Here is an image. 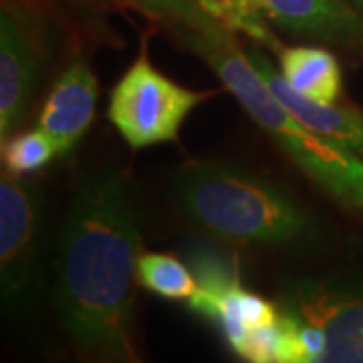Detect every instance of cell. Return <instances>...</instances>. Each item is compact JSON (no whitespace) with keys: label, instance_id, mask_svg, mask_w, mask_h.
<instances>
[{"label":"cell","instance_id":"cell-1","mask_svg":"<svg viewBox=\"0 0 363 363\" xmlns=\"http://www.w3.org/2000/svg\"><path fill=\"white\" fill-rule=\"evenodd\" d=\"M142 218L130 180L97 169L79 182L52 259V301L81 363H143L133 339Z\"/></svg>","mask_w":363,"mask_h":363},{"label":"cell","instance_id":"cell-2","mask_svg":"<svg viewBox=\"0 0 363 363\" xmlns=\"http://www.w3.org/2000/svg\"><path fill=\"white\" fill-rule=\"evenodd\" d=\"M184 45L206 63L295 166L325 194L363 214V160L313 131L281 104L233 39L230 28H176Z\"/></svg>","mask_w":363,"mask_h":363},{"label":"cell","instance_id":"cell-3","mask_svg":"<svg viewBox=\"0 0 363 363\" xmlns=\"http://www.w3.org/2000/svg\"><path fill=\"white\" fill-rule=\"evenodd\" d=\"M174 198L202 233L236 245L311 247L319 224L285 188L226 162H192L174 176Z\"/></svg>","mask_w":363,"mask_h":363},{"label":"cell","instance_id":"cell-4","mask_svg":"<svg viewBox=\"0 0 363 363\" xmlns=\"http://www.w3.org/2000/svg\"><path fill=\"white\" fill-rule=\"evenodd\" d=\"M277 363H363V279L311 274L286 279Z\"/></svg>","mask_w":363,"mask_h":363},{"label":"cell","instance_id":"cell-5","mask_svg":"<svg viewBox=\"0 0 363 363\" xmlns=\"http://www.w3.org/2000/svg\"><path fill=\"white\" fill-rule=\"evenodd\" d=\"M45 210L33 182L2 169L0 176V298L2 315L25 323L47 298Z\"/></svg>","mask_w":363,"mask_h":363},{"label":"cell","instance_id":"cell-6","mask_svg":"<svg viewBox=\"0 0 363 363\" xmlns=\"http://www.w3.org/2000/svg\"><path fill=\"white\" fill-rule=\"evenodd\" d=\"M206 93L182 87L152 65L145 47L109 97L107 116L133 150L174 142L182 123Z\"/></svg>","mask_w":363,"mask_h":363},{"label":"cell","instance_id":"cell-7","mask_svg":"<svg viewBox=\"0 0 363 363\" xmlns=\"http://www.w3.org/2000/svg\"><path fill=\"white\" fill-rule=\"evenodd\" d=\"M255 4L272 25L363 57V13L350 0H255Z\"/></svg>","mask_w":363,"mask_h":363},{"label":"cell","instance_id":"cell-8","mask_svg":"<svg viewBox=\"0 0 363 363\" xmlns=\"http://www.w3.org/2000/svg\"><path fill=\"white\" fill-rule=\"evenodd\" d=\"M39 79V55L25 25L6 6L0 14V143L25 119Z\"/></svg>","mask_w":363,"mask_h":363},{"label":"cell","instance_id":"cell-9","mask_svg":"<svg viewBox=\"0 0 363 363\" xmlns=\"http://www.w3.org/2000/svg\"><path fill=\"white\" fill-rule=\"evenodd\" d=\"M247 55L267 87L298 121L363 160V111L337 104H319L307 99L293 87H289V83L281 77V73L272 67L260 49H250Z\"/></svg>","mask_w":363,"mask_h":363},{"label":"cell","instance_id":"cell-10","mask_svg":"<svg viewBox=\"0 0 363 363\" xmlns=\"http://www.w3.org/2000/svg\"><path fill=\"white\" fill-rule=\"evenodd\" d=\"M97 79L89 65L71 63L57 77L37 119V128L51 135L67 156L89 130L97 107Z\"/></svg>","mask_w":363,"mask_h":363},{"label":"cell","instance_id":"cell-11","mask_svg":"<svg viewBox=\"0 0 363 363\" xmlns=\"http://www.w3.org/2000/svg\"><path fill=\"white\" fill-rule=\"evenodd\" d=\"M188 305L192 311L210 319L220 329L230 350H236L250 333L277 325L281 319L274 298L260 297L245 289L240 281L198 285V291Z\"/></svg>","mask_w":363,"mask_h":363},{"label":"cell","instance_id":"cell-12","mask_svg":"<svg viewBox=\"0 0 363 363\" xmlns=\"http://www.w3.org/2000/svg\"><path fill=\"white\" fill-rule=\"evenodd\" d=\"M279 73L289 87L319 104H337L343 91V73L337 57L323 47H281Z\"/></svg>","mask_w":363,"mask_h":363},{"label":"cell","instance_id":"cell-13","mask_svg":"<svg viewBox=\"0 0 363 363\" xmlns=\"http://www.w3.org/2000/svg\"><path fill=\"white\" fill-rule=\"evenodd\" d=\"M138 281L150 293L169 301H190L198 291L196 274L180 259L164 252H143Z\"/></svg>","mask_w":363,"mask_h":363},{"label":"cell","instance_id":"cell-14","mask_svg":"<svg viewBox=\"0 0 363 363\" xmlns=\"http://www.w3.org/2000/svg\"><path fill=\"white\" fill-rule=\"evenodd\" d=\"M59 156H61L59 143L39 128L14 133L9 142L2 143L4 169L21 178L47 168Z\"/></svg>","mask_w":363,"mask_h":363},{"label":"cell","instance_id":"cell-15","mask_svg":"<svg viewBox=\"0 0 363 363\" xmlns=\"http://www.w3.org/2000/svg\"><path fill=\"white\" fill-rule=\"evenodd\" d=\"M121 6L133 9L154 21H162L176 28H192V30H220L226 28L220 21L198 6L194 0H111Z\"/></svg>","mask_w":363,"mask_h":363},{"label":"cell","instance_id":"cell-16","mask_svg":"<svg viewBox=\"0 0 363 363\" xmlns=\"http://www.w3.org/2000/svg\"><path fill=\"white\" fill-rule=\"evenodd\" d=\"M206 13L233 33H245L274 52L283 47L267 28L255 0H206Z\"/></svg>","mask_w":363,"mask_h":363},{"label":"cell","instance_id":"cell-17","mask_svg":"<svg viewBox=\"0 0 363 363\" xmlns=\"http://www.w3.org/2000/svg\"><path fill=\"white\" fill-rule=\"evenodd\" d=\"M350 2L355 6V9H359V11L363 13V0H350Z\"/></svg>","mask_w":363,"mask_h":363},{"label":"cell","instance_id":"cell-18","mask_svg":"<svg viewBox=\"0 0 363 363\" xmlns=\"http://www.w3.org/2000/svg\"><path fill=\"white\" fill-rule=\"evenodd\" d=\"M194 2L198 4V6H202V9L206 11V0H194Z\"/></svg>","mask_w":363,"mask_h":363}]
</instances>
